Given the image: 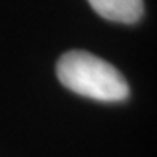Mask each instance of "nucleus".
<instances>
[{
  "label": "nucleus",
  "mask_w": 157,
  "mask_h": 157,
  "mask_svg": "<svg viewBox=\"0 0 157 157\" xmlns=\"http://www.w3.org/2000/svg\"><path fill=\"white\" fill-rule=\"evenodd\" d=\"M56 77L67 90L103 103H119L130 95L125 77L98 56L82 50L64 53L56 64Z\"/></svg>",
  "instance_id": "nucleus-1"
},
{
  "label": "nucleus",
  "mask_w": 157,
  "mask_h": 157,
  "mask_svg": "<svg viewBox=\"0 0 157 157\" xmlns=\"http://www.w3.org/2000/svg\"><path fill=\"white\" fill-rule=\"evenodd\" d=\"M88 3L104 19L124 24L140 21L144 11L143 0H88Z\"/></svg>",
  "instance_id": "nucleus-2"
}]
</instances>
